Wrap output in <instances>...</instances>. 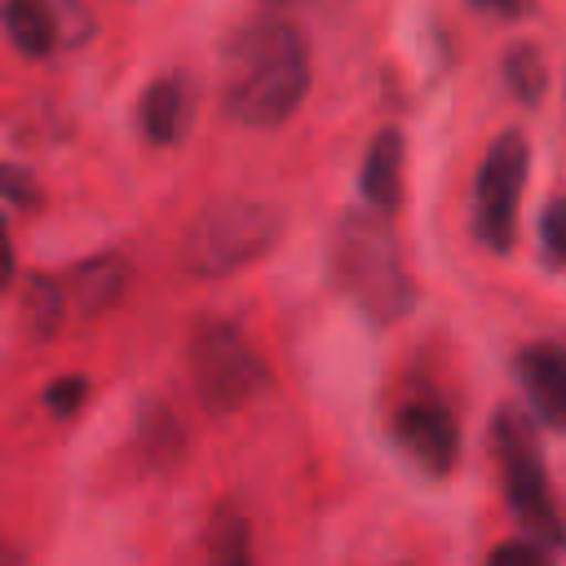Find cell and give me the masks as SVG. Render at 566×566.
<instances>
[{
    "label": "cell",
    "instance_id": "1",
    "mask_svg": "<svg viewBox=\"0 0 566 566\" xmlns=\"http://www.w3.org/2000/svg\"><path fill=\"white\" fill-rule=\"evenodd\" d=\"M310 88V62L296 27L279 18L243 22L221 57V97L226 111L243 124L270 128L283 124Z\"/></svg>",
    "mask_w": 566,
    "mask_h": 566
},
{
    "label": "cell",
    "instance_id": "2",
    "mask_svg": "<svg viewBox=\"0 0 566 566\" xmlns=\"http://www.w3.org/2000/svg\"><path fill=\"white\" fill-rule=\"evenodd\" d=\"M336 283L354 305H363L371 318L389 323L411 305V279L402 270L394 230L385 226V212H349L336 230L332 248Z\"/></svg>",
    "mask_w": 566,
    "mask_h": 566
},
{
    "label": "cell",
    "instance_id": "3",
    "mask_svg": "<svg viewBox=\"0 0 566 566\" xmlns=\"http://www.w3.org/2000/svg\"><path fill=\"white\" fill-rule=\"evenodd\" d=\"M190 385L203 411L226 416L256 398V389L265 385V363L239 327L208 318L190 336Z\"/></svg>",
    "mask_w": 566,
    "mask_h": 566
},
{
    "label": "cell",
    "instance_id": "4",
    "mask_svg": "<svg viewBox=\"0 0 566 566\" xmlns=\"http://www.w3.org/2000/svg\"><path fill=\"white\" fill-rule=\"evenodd\" d=\"M274 230H279V217L265 203H248V199L212 203L190 226V234L181 243V261L195 274H226V270H239L252 256H261L270 248Z\"/></svg>",
    "mask_w": 566,
    "mask_h": 566
},
{
    "label": "cell",
    "instance_id": "5",
    "mask_svg": "<svg viewBox=\"0 0 566 566\" xmlns=\"http://www.w3.org/2000/svg\"><path fill=\"white\" fill-rule=\"evenodd\" d=\"M526 168H531V155H526L522 133H500L486 146L482 164H478V181H473V234L491 252H509L513 248Z\"/></svg>",
    "mask_w": 566,
    "mask_h": 566
},
{
    "label": "cell",
    "instance_id": "6",
    "mask_svg": "<svg viewBox=\"0 0 566 566\" xmlns=\"http://www.w3.org/2000/svg\"><path fill=\"white\" fill-rule=\"evenodd\" d=\"M495 460H500V478H504V495L513 504V513L548 544H566V526L553 513L548 500V473L539 460V447L526 429L522 416L500 411L495 416Z\"/></svg>",
    "mask_w": 566,
    "mask_h": 566
},
{
    "label": "cell",
    "instance_id": "7",
    "mask_svg": "<svg viewBox=\"0 0 566 566\" xmlns=\"http://www.w3.org/2000/svg\"><path fill=\"white\" fill-rule=\"evenodd\" d=\"M394 442L424 469L447 473L460 455V429L442 402H407L394 416Z\"/></svg>",
    "mask_w": 566,
    "mask_h": 566
},
{
    "label": "cell",
    "instance_id": "8",
    "mask_svg": "<svg viewBox=\"0 0 566 566\" xmlns=\"http://www.w3.org/2000/svg\"><path fill=\"white\" fill-rule=\"evenodd\" d=\"M517 380L544 424L566 429V349L535 340L517 354Z\"/></svg>",
    "mask_w": 566,
    "mask_h": 566
},
{
    "label": "cell",
    "instance_id": "9",
    "mask_svg": "<svg viewBox=\"0 0 566 566\" xmlns=\"http://www.w3.org/2000/svg\"><path fill=\"white\" fill-rule=\"evenodd\" d=\"M358 190L367 199L371 212H394L402 199V137L394 128L376 133V142L363 155V172H358Z\"/></svg>",
    "mask_w": 566,
    "mask_h": 566
},
{
    "label": "cell",
    "instance_id": "10",
    "mask_svg": "<svg viewBox=\"0 0 566 566\" xmlns=\"http://www.w3.org/2000/svg\"><path fill=\"white\" fill-rule=\"evenodd\" d=\"M142 133L155 142V146H168L181 137L186 128V115H190V97H186V80L177 75H159L146 93H142Z\"/></svg>",
    "mask_w": 566,
    "mask_h": 566
},
{
    "label": "cell",
    "instance_id": "11",
    "mask_svg": "<svg viewBox=\"0 0 566 566\" xmlns=\"http://www.w3.org/2000/svg\"><path fill=\"white\" fill-rule=\"evenodd\" d=\"M0 27L27 57H44L57 44V18L49 0H0Z\"/></svg>",
    "mask_w": 566,
    "mask_h": 566
},
{
    "label": "cell",
    "instance_id": "12",
    "mask_svg": "<svg viewBox=\"0 0 566 566\" xmlns=\"http://www.w3.org/2000/svg\"><path fill=\"white\" fill-rule=\"evenodd\" d=\"M119 292H124V261H119V256H97V261H88V265H80V270H75L71 296L80 301V310H84V314L106 310Z\"/></svg>",
    "mask_w": 566,
    "mask_h": 566
},
{
    "label": "cell",
    "instance_id": "13",
    "mask_svg": "<svg viewBox=\"0 0 566 566\" xmlns=\"http://www.w3.org/2000/svg\"><path fill=\"white\" fill-rule=\"evenodd\" d=\"M208 566H252V526L243 513L221 509L208 535Z\"/></svg>",
    "mask_w": 566,
    "mask_h": 566
},
{
    "label": "cell",
    "instance_id": "14",
    "mask_svg": "<svg viewBox=\"0 0 566 566\" xmlns=\"http://www.w3.org/2000/svg\"><path fill=\"white\" fill-rule=\"evenodd\" d=\"M504 80L513 88V97H522L526 106H535L544 97V84H548V71H544V57L535 44H513L504 53Z\"/></svg>",
    "mask_w": 566,
    "mask_h": 566
},
{
    "label": "cell",
    "instance_id": "15",
    "mask_svg": "<svg viewBox=\"0 0 566 566\" xmlns=\"http://www.w3.org/2000/svg\"><path fill=\"white\" fill-rule=\"evenodd\" d=\"M57 314H62V292L57 283L49 279H31V292H27V318L35 327V336H49L57 327Z\"/></svg>",
    "mask_w": 566,
    "mask_h": 566
},
{
    "label": "cell",
    "instance_id": "16",
    "mask_svg": "<svg viewBox=\"0 0 566 566\" xmlns=\"http://www.w3.org/2000/svg\"><path fill=\"white\" fill-rule=\"evenodd\" d=\"M486 566H553V562H548V553H544L539 544L509 539V544H500V548L486 557Z\"/></svg>",
    "mask_w": 566,
    "mask_h": 566
},
{
    "label": "cell",
    "instance_id": "17",
    "mask_svg": "<svg viewBox=\"0 0 566 566\" xmlns=\"http://www.w3.org/2000/svg\"><path fill=\"white\" fill-rule=\"evenodd\" d=\"M539 230H544V248H548L557 261H566V199H553V203L544 208Z\"/></svg>",
    "mask_w": 566,
    "mask_h": 566
},
{
    "label": "cell",
    "instance_id": "18",
    "mask_svg": "<svg viewBox=\"0 0 566 566\" xmlns=\"http://www.w3.org/2000/svg\"><path fill=\"white\" fill-rule=\"evenodd\" d=\"M0 190L9 195V199H18V203H35L40 199V190L27 181V172H18V168H0Z\"/></svg>",
    "mask_w": 566,
    "mask_h": 566
},
{
    "label": "cell",
    "instance_id": "19",
    "mask_svg": "<svg viewBox=\"0 0 566 566\" xmlns=\"http://www.w3.org/2000/svg\"><path fill=\"white\" fill-rule=\"evenodd\" d=\"M84 398V380H57L53 389H49V407L57 411V416H66V411H75V402Z\"/></svg>",
    "mask_w": 566,
    "mask_h": 566
},
{
    "label": "cell",
    "instance_id": "20",
    "mask_svg": "<svg viewBox=\"0 0 566 566\" xmlns=\"http://www.w3.org/2000/svg\"><path fill=\"white\" fill-rule=\"evenodd\" d=\"M13 279V243H9V221L0 212V287H9Z\"/></svg>",
    "mask_w": 566,
    "mask_h": 566
},
{
    "label": "cell",
    "instance_id": "21",
    "mask_svg": "<svg viewBox=\"0 0 566 566\" xmlns=\"http://www.w3.org/2000/svg\"><path fill=\"white\" fill-rule=\"evenodd\" d=\"M469 4L482 9V13H495V18H513L522 9V0H469Z\"/></svg>",
    "mask_w": 566,
    "mask_h": 566
},
{
    "label": "cell",
    "instance_id": "22",
    "mask_svg": "<svg viewBox=\"0 0 566 566\" xmlns=\"http://www.w3.org/2000/svg\"><path fill=\"white\" fill-rule=\"evenodd\" d=\"M0 566H27V557H22L18 548H9V544L0 539Z\"/></svg>",
    "mask_w": 566,
    "mask_h": 566
}]
</instances>
